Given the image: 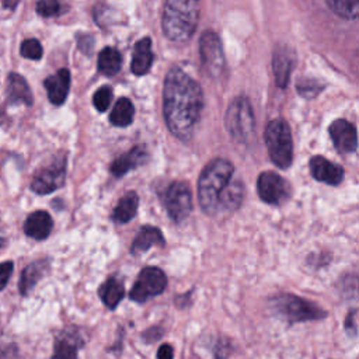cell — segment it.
Instances as JSON below:
<instances>
[{
	"mask_svg": "<svg viewBox=\"0 0 359 359\" xmlns=\"http://www.w3.org/2000/svg\"><path fill=\"white\" fill-rule=\"evenodd\" d=\"M203 107L201 86L180 67L168 70L163 88V112L170 132L188 140Z\"/></svg>",
	"mask_w": 359,
	"mask_h": 359,
	"instance_id": "cell-1",
	"label": "cell"
},
{
	"mask_svg": "<svg viewBox=\"0 0 359 359\" xmlns=\"http://www.w3.org/2000/svg\"><path fill=\"white\" fill-rule=\"evenodd\" d=\"M233 164L226 158H215L201 172L198 181V199L206 215L220 209V195L233 177Z\"/></svg>",
	"mask_w": 359,
	"mask_h": 359,
	"instance_id": "cell-2",
	"label": "cell"
},
{
	"mask_svg": "<svg viewBox=\"0 0 359 359\" xmlns=\"http://www.w3.org/2000/svg\"><path fill=\"white\" fill-rule=\"evenodd\" d=\"M198 18L199 0H165L161 28L168 39L184 42L194 35Z\"/></svg>",
	"mask_w": 359,
	"mask_h": 359,
	"instance_id": "cell-3",
	"label": "cell"
},
{
	"mask_svg": "<svg viewBox=\"0 0 359 359\" xmlns=\"http://www.w3.org/2000/svg\"><path fill=\"white\" fill-rule=\"evenodd\" d=\"M265 143L272 163L287 168L293 161V140L289 125L283 119H273L266 125Z\"/></svg>",
	"mask_w": 359,
	"mask_h": 359,
	"instance_id": "cell-4",
	"label": "cell"
},
{
	"mask_svg": "<svg viewBox=\"0 0 359 359\" xmlns=\"http://www.w3.org/2000/svg\"><path fill=\"white\" fill-rule=\"evenodd\" d=\"M224 123L231 137L240 143H245L254 135V114L248 100L238 97L231 101L227 108Z\"/></svg>",
	"mask_w": 359,
	"mask_h": 359,
	"instance_id": "cell-5",
	"label": "cell"
},
{
	"mask_svg": "<svg viewBox=\"0 0 359 359\" xmlns=\"http://www.w3.org/2000/svg\"><path fill=\"white\" fill-rule=\"evenodd\" d=\"M167 286V278L164 272L156 266L144 268L130 289L129 297L135 302L143 303L157 294H160Z\"/></svg>",
	"mask_w": 359,
	"mask_h": 359,
	"instance_id": "cell-6",
	"label": "cell"
},
{
	"mask_svg": "<svg viewBox=\"0 0 359 359\" xmlns=\"http://www.w3.org/2000/svg\"><path fill=\"white\" fill-rule=\"evenodd\" d=\"M163 201L168 216L175 222H182L192 210V195L185 182L177 181L170 184L163 195Z\"/></svg>",
	"mask_w": 359,
	"mask_h": 359,
	"instance_id": "cell-7",
	"label": "cell"
},
{
	"mask_svg": "<svg viewBox=\"0 0 359 359\" xmlns=\"http://www.w3.org/2000/svg\"><path fill=\"white\" fill-rule=\"evenodd\" d=\"M65 177H66V158L63 156L56 157L53 161L42 167V170H39L35 174L31 182V189L39 195L50 194L63 185Z\"/></svg>",
	"mask_w": 359,
	"mask_h": 359,
	"instance_id": "cell-8",
	"label": "cell"
},
{
	"mask_svg": "<svg viewBox=\"0 0 359 359\" xmlns=\"http://www.w3.org/2000/svg\"><path fill=\"white\" fill-rule=\"evenodd\" d=\"M259 198L269 205H279L290 195L289 182L273 171H264L257 180Z\"/></svg>",
	"mask_w": 359,
	"mask_h": 359,
	"instance_id": "cell-9",
	"label": "cell"
},
{
	"mask_svg": "<svg viewBox=\"0 0 359 359\" xmlns=\"http://www.w3.org/2000/svg\"><path fill=\"white\" fill-rule=\"evenodd\" d=\"M199 52L202 63L209 74L219 76L224 67V55L222 42L215 32L206 31L202 34L199 41Z\"/></svg>",
	"mask_w": 359,
	"mask_h": 359,
	"instance_id": "cell-10",
	"label": "cell"
},
{
	"mask_svg": "<svg viewBox=\"0 0 359 359\" xmlns=\"http://www.w3.org/2000/svg\"><path fill=\"white\" fill-rule=\"evenodd\" d=\"M278 309L282 316L287 317L290 321H306L324 317V311L320 307L296 296L280 297L278 302Z\"/></svg>",
	"mask_w": 359,
	"mask_h": 359,
	"instance_id": "cell-11",
	"label": "cell"
},
{
	"mask_svg": "<svg viewBox=\"0 0 359 359\" xmlns=\"http://www.w3.org/2000/svg\"><path fill=\"white\" fill-rule=\"evenodd\" d=\"M328 132L335 149L339 153H352L356 150L358 135L355 126L351 122L345 119H337L330 125Z\"/></svg>",
	"mask_w": 359,
	"mask_h": 359,
	"instance_id": "cell-12",
	"label": "cell"
},
{
	"mask_svg": "<svg viewBox=\"0 0 359 359\" xmlns=\"http://www.w3.org/2000/svg\"><path fill=\"white\" fill-rule=\"evenodd\" d=\"M309 164H310L311 175L320 182H325L328 185H337L344 178V170L339 165L331 163L330 160L321 156L311 157Z\"/></svg>",
	"mask_w": 359,
	"mask_h": 359,
	"instance_id": "cell-13",
	"label": "cell"
},
{
	"mask_svg": "<svg viewBox=\"0 0 359 359\" xmlns=\"http://www.w3.org/2000/svg\"><path fill=\"white\" fill-rule=\"evenodd\" d=\"M45 88L48 98L53 105H62L69 94L70 88V72L67 69H60L55 74L45 80Z\"/></svg>",
	"mask_w": 359,
	"mask_h": 359,
	"instance_id": "cell-14",
	"label": "cell"
},
{
	"mask_svg": "<svg viewBox=\"0 0 359 359\" xmlns=\"http://www.w3.org/2000/svg\"><path fill=\"white\" fill-rule=\"evenodd\" d=\"M147 160V151L143 146H135L129 151L121 154L111 164V172L115 177H122L135 167L143 164Z\"/></svg>",
	"mask_w": 359,
	"mask_h": 359,
	"instance_id": "cell-15",
	"label": "cell"
},
{
	"mask_svg": "<svg viewBox=\"0 0 359 359\" xmlns=\"http://www.w3.org/2000/svg\"><path fill=\"white\" fill-rule=\"evenodd\" d=\"M52 217L45 210L32 212L24 223V231L28 237L35 240H45L52 231Z\"/></svg>",
	"mask_w": 359,
	"mask_h": 359,
	"instance_id": "cell-16",
	"label": "cell"
},
{
	"mask_svg": "<svg viewBox=\"0 0 359 359\" xmlns=\"http://www.w3.org/2000/svg\"><path fill=\"white\" fill-rule=\"evenodd\" d=\"M153 63V52H151V39L149 36L136 42L132 55L130 69L133 74L142 76L146 74Z\"/></svg>",
	"mask_w": 359,
	"mask_h": 359,
	"instance_id": "cell-17",
	"label": "cell"
},
{
	"mask_svg": "<svg viewBox=\"0 0 359 359\" xmlns=\"http://www.w3.org/2000/svg\"><path fill=\"white\" fill-rule=\"evenodd\" d=\"M7 100L11 104H32V94L25 79L17 73H10L7 79Z\"/></svg>",
	"mask_w": 359,
	"mask_h": 359,
	"instance_id": "cell-18",
	"label": "cell"
},
{
	"mask_svg": "<svg viewBox=\"0 0 359 359\" xmlns=\"http://www.w3.org/2000/svg\"><path fill=\"white\" fill-rule=\"evenodd\" d=\"M164 237L163 233L157 227L144 226L140 229L137 236L135 237L132 243V252L133 254H142L147 251L153 245H164Z\"/></svg>",
	"mask_w": 359,
	"mask_h": 359,
	"instance_id": "cell-19",
	"label": "cell"
},
{
	"mask_svg": "<svg viewBox=\"0 0 359 359\" xmlns=\"http://www.w3.org/2000/svg\"><path fill=\"white\" fill-rule=\"evenodd\" d=\"M49 269V262L46 259L42 261H35L25 266L21 280H20V292L22 294L29 293V290L38 283V280L48 272Z\"/></svg>",
	"mask_w": 359,
	"mask_h": 359,
	"instance_id": "cell-20",
	"label": "cell"
},
{
	"mask_svg": "<svg viewBox=\"0 0 359 359\" xmlns=\"http://www.w3.org/2000/svg\"><path fill=\"white\" fill-rule=\"evenodd\" d=\"M137 205H139L137 194L133 191H129L119 199L118 205L114 209L112 219L116 223H126L132 220L137 212Z\"/></svg>",
	"mask_w": 359,
	"mask_h": 359,
	"instance_id": "cell-21",
	"label": "cell"
},
{
	"mask_svg": "<svg viewBox=\"0 0 359 359\" xmlns=\"http://www.w3.org/2000/svg\"><path fill=\"white\" fill-rule=\"evenodd\" d=\"M125 294V287L116 278H109L100 287V297L108 309H115Z\"/></svg>",
	"mask_w": 359,
	"mask_h": 359,
	"instance_id": "cell-22",
	"label": "cell"
},
{
	"mask_svg": "<svg viewBox=\"0 0 359 359\" xmlns=\"http://www.w3.org/2000/svg\"><path fill=\"white\" fill-rule=\"evenodd\" d=\"M122 56L115 48H104L98 55V70L105 76H114L121 70Z\"/></svg>",
	"mask_w": 359,
	"mask_h": 359,
	"instance_id": "cell-23",
	"label": "cell"
},
{
	"mask_svg": "<svg viewBox=\"0 0 359 359\" xmlns=\"http://www.w3.org/2000/svg\"><path fill=\"white\" fill-rule=\"evenodd\" d=\"M135 116V107L129 98H119L114 105L109 121L115 126H128L132 123Z\"/></svg>",
	"mask_w": 359,
	"mask_h": 359,
	"instance_id": "cell-24",
	"label": "cell"
},
{
	"mask_svg": "<svg viewBox=\"0 0 359 359\" xmlns=\"http://www.w3.org/2000/svg\"><path fill=\"white\" fill-rule=\"evenodd\" d=\"M80 338L76 335L73 331L67 332L65 331L63 334L59 335L55 344V358H73L77 355V349L80 346Z\"/></svg>",
	"mask_w": 359,
	"mask_h": 359,
	"instance_id": "cell-25",
	"label": "cell"
},
{
	"mask_svg": "<svg viewBox=\"0 0 359 359\" xmlns=\"http://www.w3.org/2000/svg\"><path fill=\"white\" fill-rule=\"evenodd\" d=\"M243 185L240 181L230 180L220 195V209L234 210L243 201Z\"/></svg>",
	"mask_w": 359,
	"mask_h": 359,
	"instance_id": "cell-26",
	"label": "cell"
},
{
	"mask_svg": "<svg viewBox=\"0 0 359 359\" xmlns=\"http://www.w3.org/2000/svg\"><path fill=\"white\" fill-rule=\"evenodd\" d=\"M328 7L345 20L359 18V0H325Z\"/></svg>",
	"mask_w": 359,
	"mask_h": 359,
	"instance_id": "cell-27",
	"label": "cell"
},
{
	"mask_svg": "<svg viewBox=\"0 0 359 359\" xmlns=\"http://www.w3.org/2000/svg\"><path fill=\"white\" fill-rule=\"evenodd\" d=\"M65 0H38L36 13L42 17H56L65 11Z\"/></svg>",
	"mask_w": 359,
	"mask_h": 359,
	"instance_id": "cell-28",
	"label": "cell"
},
{
	"mask_svg": "<svg viewBox=\"0 0 359 359\" xmlns=\"http://www.w3.org/2000/svg\"><path fill=\"white\" fill-rule=\"evenodd\" d=\"M112 88L109 86H102L100 87L94 95H93V104L94 107L100 111V112H104L107 111V108L109 107L111 101H112Z\"/></svg>",
	"mask_w": 359,
	"mask_h": 359,
	"instance_id": "cell-29",
	"label": "cell"
},
{
	"mask_svg": "<svg viewBox=\"0 0 359 359\" xmlns=\"http://www.w3.org/2000/svg\"><path fill=\"white\" fill-rule=\"evenodd\" d=\"M21 55L27 59H32V60H39L42 57V45L38 39L35 38H29V39H25L22 43H21V49H20Z\"/></svg>",
	"mask_w": 359,
	"mask_h": 359,
	"instance_id": "cell-30",
	"label": "cell"
},
{
	"mask_svg": "<svg viewBox=\"0 0 359 359\" xmlns=\"http://www.w3.org/2000/svg\"><path fill=\"white\" fill-rule=\"evenodd\" d=\"M13 273V262H1L0 264V290L7 285L10 276Z\"/></svg>",
	"mask_w": 359,
	"mask_h": 359,
	"instance_id": "cell-31",
	"label": "cell"
},
{
	"mask_svg": "<svg viewBox=\"0 0 359 359\" xmlns=\"http://www.w3.org/2000/svg\"><path fill=\"white\" fill-rule=\"evenodd\" d=\"M172 355H174L172 348H171L168 344L161 345V346L158 348V351H157V358H158V359H170V358H172Z\"/></svg>",
	"mask_w": 359,
	"mask_h": 359,
	"instance_id": "cell-32",
	"label": "cell"
},
{
	"mask_svg": "<svg viewBox=\"0 0 359 359\" xmlns=\"http://www.w3.org/2000/svg\"><path fill=\"white\" fill-rule=\"evenodd\" d=\"M17 3H18V0H3V4L7 8H14Z\"/></svg>",
	"mask_w": 359,
	"mask_h": 359,
	"instance_id": "cell-33",
	"label": "cell"
},
{
	"mask_svg": "<svg viewBox=\"0 0 359 359\" xmlns=\"http://www.w3.org/2000/svg\"><path fill=\"white\" fill-rule=\"evenodd\" d=\"M3 243H4V241H3V238H1V237H0V247H1V245H3Z\"/></svg>",
	"mask_w": 359,
	"mask_h": 359,
	"instance_id": "cell-34",
	"label": "cell"
}]
</instances>
